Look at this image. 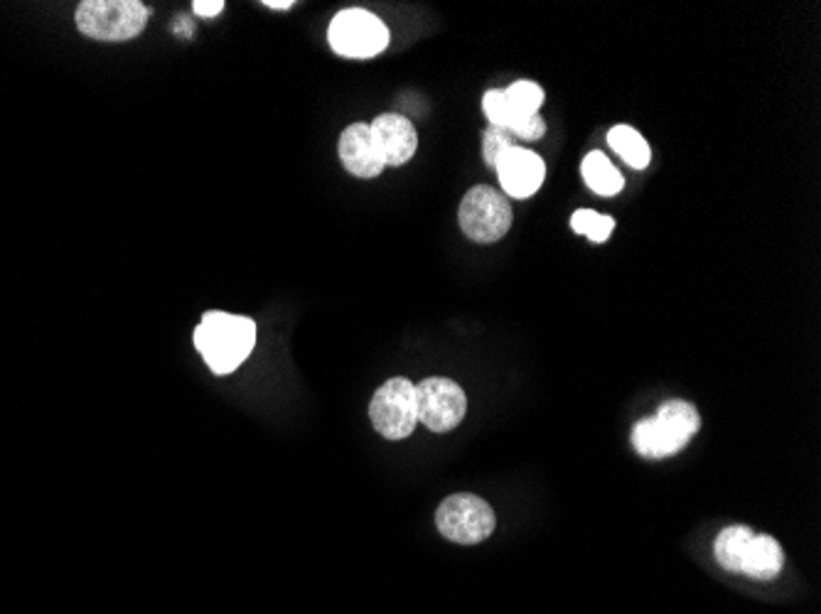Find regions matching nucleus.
<instances>
[{"label": "nucleus", "instance_id": "obj_1", "mask_svg": "<svg viewBox=\"0 0 821 614\" xmlns=\"http://www.w3.org/2000/svg\"><path fill=\"white\" fill-rule=\"evenodd\" d=\"M256 323L244 315L204 313L195 327V347L216 377L236 371L256 347Z\"/></svg>", "mask_w": 821, "mask_h": 614}, {"label": "nucleus", "instance_id": "obj_2", "mask_svg": "<svg viewBox=\"0 0 821 614\" xmlns=\"http://www.w3.org/2000/svg\"><path fill=\"white\" fill-rule=\"evenodd\" d=\"M701 418L689 401H669L657 416L645 418L632 430V446L647 460L671 458L699 433Z\"/></svg>", "mask_w": 821, "mask_h": 614}, {"label": "nucleus", "instance_id": "obj_3", "mask_svg": "<svg viewBox=\"0 0 821 614\" xmlns=\"http://www.w3.org/2000/svg\"><path fill=\"white\" fill-rule=\"evenodd\" d=\"M74 20L79 32H84L87 38L125 42L143 32L148 8L139 0H84L77 8Z\"/></svg>", "mask_w": 821, "mask_h": 614}, {"label": "nucleus", "instance_id": "obj_4", "mask_svg": "<svg viewBox=\"0 0 821 614\" xmlns=\"http://www.w3.org/2000/svg\"><path fill=\"white\" fill-rule=\"evenodd\" d=\"M327 40L333 50L349 60H369L389 48V30L369 10L347 8L330 22Z\"/></svg>", "mask_w": 821, "mask_h": 614}, {"label": "nucleus", "instance_id": "obj_5", "mask_svg": "<svg viewBox=\"0 0 821 614\" xmlns=\"http://www.w3.org/2000/svg\"><path fill=\"white\" fill-rule=\"evenodd\" d=\"M436 526L443 539L460 545H475L493 536L497 519L485 499L475 494H453L443 499L438 506Z\"/></svg>", "mask_w": 821, "mask_h": 614}, {"label": "nucleus", "instance_id": "obj_6", "mask_svg": "<svg viewBox=\"0 0 821 614\" xmlns=\"http://www.w3.org/2000/svg\"><path fill=\"white\" fill-rule=\"evenodd\" d=\"M372 426L386 440H406L418 423L416 386L404 377L386 381L369 401Z\"/></svg>", "mask_w": 821, "mask_h": 614}, {"label": "nucleus", "instance_id": "obj_7", "mask_svg": "<svg viewBox=\"0 0 821 614\" xmlns=\"http://www.w3.org/2000/svg\"><path fill=\"white\" fill-rule=\"evenodd\" d=\"M460 229L477 244H495L509 232L511 204L487 185L473 187L460 202Z\"/></svg>", "mask_w": 821, "mask_h": 614}, {"label": "nucleus", "instance_id": "obj_8", "mask_svg": "<svg viewBox=\"0 0 821 614\" xmlns=\"http://www.w3.org/2000/svg\"><path fill=\"white\" fill-rule=\"evenodd\" d=\"M416 413L433 433H448L458 428L467 413V396L453 379L430 377L416 386Z\"/></svg>", "mask_w": 821, "mask_h": 614}, {"label": "nucleus", "instance_id": "obj_9", "mask_svg": "<svg viewBox=\"0 0 821 614\" xmlns=\"http://www.w3.org/2000/svg\"><path fill=\"white\" fill-rule=\"evenodd\" d=\"M495 170H497L501 190L515 199H527L536 195L546 177V165L541 157L534 151H529V147H519V145L501 155Z\"/></svg>", "mask_w": 821, "mask_h": 614}, {"label": "nucleus", "instance_id": "obj_10", "mask_svg": "<svg viewBox=\"0 0 821 614\" xmlns=\"http://www.w3.org/2000/svg\"><path fill=\"white\" fill-rule=\"evenodd\" d=\"M369 129L386 167H402L416 155L418 133L402 113H382L369 123Z\"/></svg>", "mask_w": 821, "mask_h": 614}, {"label": "nucleus", "instance_id": "obj_11", "mask_svg": "<svg viewBox=\"0 0 821 614\" xmlns=\"http://www.w3.org/2000/svg\"><path fill=\"white\" fill-rule=\"evenodd\" d=\"M339 161L345 165L347 173L362 180L379 177L384 165V157L376 145L369 123H352L339 135Z\"/></svg>", "mask_w": 821, "mask_h": 614}, {"label": "nucleus", "instance_id": "obj_12", "mask_svg": "<svg viewBox=\"0 0 821 614\" xmlns=\"http://www.w3.org/2000/svg\"><path fill=\"white\" fill-rule=\"evenodd\" d=\"M782 565H784L782 545L772 536H768V533H762V536L756 533L746 551L740 573L752 580H772L782 573Z\"/></svg>", "mask_w": 821, "mask_h": 614}, {"label": "nucleus", "instance_id": "obj_13", "mask_svg": "<svg viewBox=\"0 0 821 614\" xmlns=\"http://www.w3.org/2000/svg\"><path fill=\"white\" fill-rule=\"evenodd\" d=\"M580 173H584L586 185L600 197L618 195V192H622L625 187V177L620 175V170L615 167L600 151H592L586 155L584 165H580Z\"/></svg>", "mask_w": 821, "mask_h": 614}, {"label": "nucleus", "instance_id": "obj_14", "mask_svg": "<svg viewBox=\"0 0 821 614\" xmlns=\"http://www.w3.org/2000/svg\"><path fill=\"white\" fill-rule=\"evenodd\" d=\"M756 536V531L750 526H728L721 533H718L713 553L718 565L723 567L728 573H740V565H743L748 545Z\"/></svg>", "mask_w": 821, "mask_h": 614}, {"label": "nucleus", "instance_id": "obj_15", "mask_svg": "<svg viewBox=\"0 0 821 614\" xmlns=\"http://www.w3.org/2000/svg\"><path fill=\"white\" fill-rule=\"evenodd\" d=\"M608 143H610L612 151L618 153L622 161L635 170H645L649 165V161H652V151H649L647 141L632 126L610 129Z\"/></svg>", "mask_w": 821, "mask_h": 614}, {"label": "nucleus", "instance_id": "obj_16", "mask_svg": "<svg viewBox=\"0 0 821 614\" xmlns=\"http://www.w3.org/2000/svg\"><path fill=\"white\" fill-rule=\"evenodd\" d=\"M571 229L576 234L588 236L590 242L602 244V242H608V238H610V234L615 229V219L606 217V214L592 212V209H578L571 217Z\"/></svg>", "mask_w": 821, "mask_h": 614}, {"label": "nucleus", "instance_id": "obj_17", "mask_svg": "<svg viewBox=\"0 0 821 614\" xmlns=\"http://www.w3.org/2000/svg\"><path fill=\"white\" fill-rule=\"evenodd\" d=\"M483 111H485V116L489 119V123H493V126H501V129H507V131L511 126H515V123L521 119V113L515 111V106L509 104V99H507L505 91H499V89H489L487 91L485 99H483Z\"/></svg>", "mask_w": 821, "mask_h": 614}, {"label": "nucleus", "instance_id": "obj_18", "mask_svg": "<svg viewBox=\"0 0 821 614\" xmlns=\"http://www.w3.org/2000/svg\"><path fill=\"white\" fill-rule=\"evenodd\" d=\"M505 94L509 99V104L515 106V111L521 113V116H536L544 104V91L534 82L511 84L509 89H505Z\"/></svg>", "mask_w": 821, "mask_h": 614}, {"label": "nucleus", "instance_id": "obj_19", "mask_svg": "<svg viewBox=\"0 0 821 614\" xmlns=\"http://www.w3.org/2000/svg\"><path fill=\"white\" fill-rule=\"evenodd\" d=\"M511 147H517V139L511 135L507 129L501 126H489L485 131V139H483V155H485V163L489 167H495L497 161L501 155H505L507 151H511Z\"/></svg>", "mask_w": 821, "mask_h": 614}, {"label": "nucleus", "instance_id": "obj_20", "mask_svg": "<svg viewBox=\"0 0 821 614\" xmlns=\"http://www.w3.org/2000/svg\"><path fill=\"white\" fill-rule=\"evenodd\" d=\"M509 133L515 135V139H519V141H529L531 143V141H539L541 135L546 133V123H544V119L539 116V113H536V116H521L515 123V126L509 129Z\"/></svg>", "mask_w": 821, "mask_h": 614}, {"label": "nucleus", "instance_id": "obj_21", "mask_svg": "<svg viewBox=\"0 0 821 614\" xmlns=\"http://www.w3.org/2000/svg\"><path fill=\"white\" fill-rule=\"evenodd\" d=\"M192 8H195V13L202 16V18H214V16L222 13L224 3H222V0H195Z\"/></svg>", "mask_w": 821, "mask_h": 614}, {"label": "nucleus", "instance_id": "obj_22", "mask_svg": "<svg viewBox=\"0 0 821 614\" xmlns=\"http://www.w3.org/2000/svg\"><path fill=\"white\" fill-rule=\"evenodd\" d=\"M264 6L273 8V10H288V8H293V0H278V3H276V0H266Z\"/></svg>", "mask_w": 821, "mask_h": 614}]
</instances>
